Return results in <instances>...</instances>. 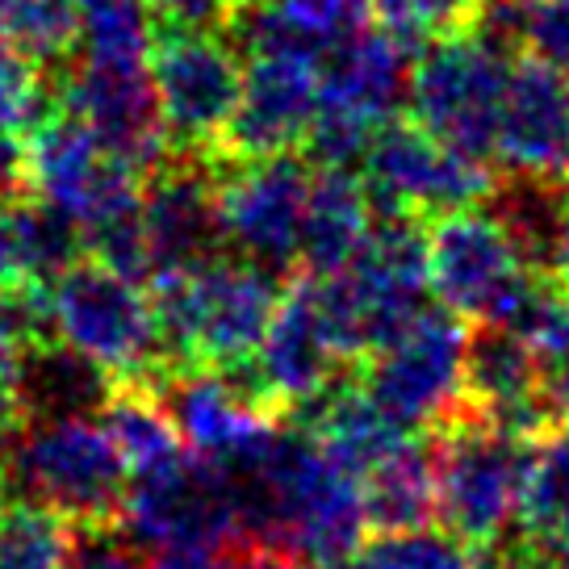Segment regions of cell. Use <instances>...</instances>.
<instances>
[{"label": "cell", "instance_id": "28", "mask_svg": "<svg viewBox=\"0 0 569 569\" xmlns=\"http://www.w3.org/2000/svg\"><path fill=\"white\" fill-rule=\"evenodd\" d=\"M113 393L118 381L68 343L34 348L30 356V415H101Z\"/></svg>", "mask_w": 569, "mask_h": 569}, {"label": "cell", "instance_id": "19", "mask_svg": "<svg viewBox=\"0 0 569 569\" xmlns=\"http://www.w3.org/2000/svg\"><path fill=\"white\" fill-rule=\"evenodd\" d=\"M142 239L147 281L210 260L227 248L218 218V163L193 156H168L142 184Z\"/></svg>", "mask_w": 569, "mask_h": 569}, {"label": "cell", "instance_id": "5", "mask_svg": "<svg viewBox=\"0 0 569 569\" xmlns=\"http://www.w3.org/2000/svg\"><path fill=\"white\" fill-rule=\"evenodd\" d=\"M4 473L21 498L71 523L118 519L130 490V469L106 415H30L9 436Z\"/></svg>", "mask_w": 569, "mask_h": 569}, {"label": "cell", "instance_id": "2", "mask_svg": "<svg viewBox=\"0 0 569 569\" xmlns=\"http://www.w3.org/2000/svg\"><path fill=\"white\" fill-rule=\"evenodd\" d=\"M151 289L172 369L227 373H243L256 360L284 298L281 277L272 268L251 264L234 251H218L201 264L163 277Z\"/></svg>", "mask_w": 569, "mask_h": 569}, {"label": "cell", "instance_id": "20", "mask_svg": "<svg viewBox=\"0 0 569 569\" xmlns=\"http://www.w3.org/2000/svg\"><path fill=\"white\" fill-rule=\"evenodd\" d=\"M495 160L502 172L549 189H569V71L545 59L519 54Z\"/></svg>", "mask_w": 569, "mask_h": 569}, {"label": "cell", "instance_id": "17", "mask_svg": "<svg viewBox=\"0 0 569 569\" xmlns=\"http://www.w3.org/2000/svg\"><path fill=\"white\" fill-rule=\"evenodd\" d=\"M243 51V101L227 160L281 156L310 139L322 97V54L293 42H251Z\"/></svg>", "mask_w": 569, "mask_h": 569}, {"label": "cell", "instance_id": "41", "mask_svg": "<svg viewBox=\"0 0 569 569\" xmlns=\"http://www.w3.org/2000/svg\"><path fill=\"white\" fill-rule=\"evenodd\" d=\"M4 481H9V473H4V465H0V498H4ZM4 511V507H0Z\"/></svg>", "mask_w": 569, "mask_h": 569}, {"label": "cell", "instance_id": "18", "mask_svg": "<svg viewBox=\"0 0 569 569\" xmlns=\"http://www.w3.org/2000/svg\"><path fill=\"white\" fill-rule=\"evenodd\" d=\"M63 106L142 177L156 172L172 147L160 122L151 59H89L80 54L63 84Z\"/></svg>", "mask_w": 569, "mask_h": 569}, {"label": "cell", "instance_id": "24", "mask_svg": "<svg viewBox=\"0 0 569 569\" xmlns=\"http://www.w3.org/2000/svg\"><path fill=\"white\" fill-rule=\"evenodd\" d=\"M84 248H89L84 234L38 197L34 201L0 197V298L51 284L59 272H68L80 260Z\"/></svg>", "mask_w": 569, "mask_h": 569}, {"label": "cell", "instance_id": "32", "mask_svg": "<svg viewBox=\"0 0 569 569\" xmlns=\"http://www.w3.org/2000/svg\"><path fill=\"white\" fill-rule=\"evenodd\" d=\"M339 569H478V557L452 532L407 528V532H377Z\"/></svg>", "mask_w": 569, "mask_h": 569}, {"label": "cell", "instance_id": "1", "mask_svg": "<svg viewBox=\"0 0 569 569\" xmlns=\"http://www.w3.org/2000/svg\"><path fill=\"white\" fill-rule=\"evenodd\" d=\"M239 495L243 545L298 569H339L365 545V481L310 431H277L251 461L227 469Z\"/></svg>", "mask_w": 569, "mask_h": 569}, {"label": "cell", "instance_id": "34", "mask_svg": "<svg viewBox=\"0 0 569 569\" xmlns=\"http://www.w3.org/2000/svg\"><path fill=\"white\" fill-rule=\"evenodd\" d=\"M373 26H381L407 51H427L431 42L461 34L478 21L481 0H369Z\"/></svg>", "mask_w": 569, "mask_h": 569}, {"label": "cell", "instance_id": "8", "mask_svg": "<svg viewBox=\"0 0 569 569\" xmlns=\"http://www.w3.org/2000/svg\"><path fill=\"white\" fill-rule=\"evenodd\" d=\"M151 80L172 156L227 160L243 101V59L234 34L160 26L151 47Z\"/></svg>", "mask_w": 569, "mask_h": 569}, {"label": "cell", "instance_id": "29", "mask_svg": "<svg viewBox=\"0 0 569 569\" xmlns=\"http://www.w3.org/2000/svg\"><path fill=\"white\" fill-rule=\"evenodd\" d=\"M80 540L71 519L21 498L0 511V569H71Z\"/></svg>", "mask_w": 569, "mask_h": 569}, {"label": "cell", "instance_id": "11", "mask_svg": "<svg viewBox=\"0 0 569 569\" xmlns=\"http://www.w3.org/2000/svg\"><path fill=\"white\" fill-rule=\"evenodd\" d=\"M516 59L519 51L481 34L478 26L431 42L410 71L415 122H423L465 156L490 163Z\"/></svg>", "mask_w": 569, "mask_h": 569}, {"label": "cell", "instance_id": "25", "mask_svg": "<svg viewBox=\"0 0 569 569\" xmlns=\"http://www.w3.org/2000/svg\"><path fill=\"white\" fill-rule=\"evenodd\" d=\"M306 431L319 440L331 457L348 465L352 473H369L377 461H386L390 452L415 440L419 431H410L393 419L390 410L365 390V381H336L327 393H319L306 407Z\"/></svg>", "mask_w": 569, "mask_h": 569}, {"label": "cell", "instance_id": "14", "mask_svg": "<svg viewBox=\"0 0 569 569\" xmlns=\"http://www.w3.org/2000/svg\"><path fill=\"white\" fill-rule=\"evenodd\" d=\"M315 172L293 151L218 163V218L234 256L277 277L302 264L306 206Z\"/></svg>", "mask_w": 569, "mask_h": 569}, {"label": "cell", "instance_id": "16", "mask_svg": "<svg viewBox=\"0 0 569 569\" xmlns=\"http://www.w3.org/2000/svg\"><path fill=\"white\" fill-rule=\"evenodd\" d=\"M184 448L210 465H243L281 431V407L251 386L248 373L227 369H172L156 381Z\"/></svg>", "mask_w": 569, "mask_h": 569}, {"label": "cell", "instance_id": "38", "mask_svg": "<svg viewBox=\"0 0 569 569\" xmlns=\"http://www.w3.org/2000/svg\"><path fill=\"white\" fill-rule=\"evenodd\" d=\"M552 277L569 281V189L561 193V206H557V222H552V239H549V260H545Z\"/></svg>", "mask_w": 569, "mask_h": 569}, {"label": "cell", "instance_id": "37", "mask_svg": "<svg viewBox=\"0 0 569 569\" xmlns=\"http://www.w3.org/2000/svg\"><path fill=\"white\" fill-rule=\"evenodd\" d=\"M478 569H552L540 552H532L523 540H502V545H495V549H481L478 557Z\"/></svg>", "mask_w": 569, "mask_h": 569}, {"label": "cell", "instance_id": "31", "mask_svg": "<svg viewBox=\"0 0 569 569\" xmlns=\"http://www.w3.org/2000/svg\"><path fill=\"white\" fill-rule=\"evenodd\" d=\"M80 47L89 59H151L160 21L151 0H76Z\"/></svg>", "mask_w": 569, "mask_h": 569}, {"label": "cell", "instance_id": "13", "mask_svg": "<svg viewBox=\"0 0 569 569\" xmlns=\"http://www.w3.org/2000/svg\"><path fill=\"white\" fill-rule=\"evenodd\" d=\"M118 523L126 540H134L147 552H231L243 545V516H239L231 473L193 452H184L180 461L163 469L130 478Z\"/></svg>", "mask_w": 569, "mask_h": 569}, {"label": "cell", "instance_id": "39", "mask_svg": "<svg viewBox=\"0 0 569 569\" xmlns=\"http://www.w3.org/2000/svg\"><path fill=\"white\" fill-rule=\"evenodd\" d=\"M26 184V147L13 134H0V197Z\"/></svg>", "mask_w": 569, "mask_h": 569}, {"label": "cell", "instance_id": "22", "mask_svg": "<svg viewBox=\"0 0 569 569\" xmlns=\"http://www.w3.org/2000/svg\"><path fill=\"white\" fill-rule=\"evenodd\" d=\"M469 415L540 440L552 419L540 393V360L516 327L481 322L469 339Z\"/></svg>", "mask_w": 569, "mask_h": 569}, {"label": "cell", "instance_id": "6", "mask_svg": "<svg viewBox=\"0 0 569 569\" xmlns=\"http://www.w3.org/2000/svg\"><path fill=\"white\" fill-rule=\"evenodd\" d=\"M436 519L469 549H495L519 532L536 440L481 415L436 431Z\"/></svg>", "mask_w": 569, "mask_h": 569}, {"label": "cell", "instance_id": "9", "mask_svg": "<svg viewBox=\"0 0 569 569\" xmlns=\"http://www.w3.org/2000/svg\"><path fill=\"white\" fill-rule=\"evenodd\" d=\"M26 184L84 234L89 251L106 234L139 222L142 172L113 156L68 109L47 113L26 142Z\"/></svg>", "mask_w": 569, "mask_h": 569}, {"label": "cell", "instance_id": "4", "mask_svg": "<svg viewBox=\"0 0 569 569\" xmlns=\"http://www.w3.org/2000/svg\"><path fill=\"white\" fill-rule=\"evenodd\" d=\"M306 281L319 298L339 352L348 360H365L427 306V222L381 210L373 234L348 264Z\"/></svg>", "mask_w": 569, "mask_h": 569}, {"label": "cell", "instance_id": "23", "mask_svg": "<svg viewBox=\"0 0 569 569\" xmlns=\"http://www.w3.org/2000/svg\"><path fill=\"white\" fill-rule=\"evenodd\" d=\"M377 197L369 180L352 168H319L310 184L306 206V234H302V268L306 277H327L352 260L373 234Z\"/></svg>", "mask_w": 569, "mask_h": 569}, {"label": "cell", "instance_id": "10", "mask_svg": "<svg viewBox=\"0 0 569 569\" xmlns=\"http://www.w3.org/2000/svg\"><path fill=\"white\" fill-rule=\"evenodd\" d=\"M469 339L461 315L423 306L377 352L365 356V390L419 436H436L469 415Z\"/></svg>", "mask_w": 569, "mask_h": 569}, {"label": "cell", "instance_id": "40", "mask_svg": "<svg viewBox=\"0 0 569 569\" xmlns=\"http://www.w3.org/2000/svg\"><path fill=\"white\" fill-rule=\"evenodd\" d=\"M222 569H298V566H289L284 557H277V552H264V549H251V545H239L234 552H227Z\"/></svg>", "mask_w": 569, "mask_h": 569}, {"label": "cell", "instance_id": "36", "mask_svg": "<svg viewBox=\"0 0 569 569\" xmlns=\"http://www.w3.org/2000/svg\"><path fill=\"white\" fill-rule=\"evenodd\" d=\"M71 569H151V552L126 536H89L80 540Z\"/></svg>", "mask_w": 569, "mask_h": 569}, {"label": "cell", "instance_id": "15", "mask_svg": "<svg viewBox=\"0 0 569 569\" xmlns=\"http://www.w3.org/2000/svg\"><path fill=\"white\" fill-rule=\"evenodd\" d=\"M360 163H365L360 177L369 180L377 210L410 213L423 222L448 210L481 206L498 189L486 160L465 156L440 134H431L423 122H402V118L377 130Z\"/></svg>", "mask_w": 569, "mask_h": 569}, {"label": "cell", "instance_id": "27", "mask_svg": "<svg viewBox=\"0 0 569 569\" xmlns=\"http://www.w3.org/2000/svg\"><path fill=\"white\" fill-rule=\"evenodd\" d=\"M369 519L381 532L427 528L436 519V445L415 436L365 473Z\"/></svg>", "mask_w": 569, "mask_h": 569}, {"label": "cell", "instance_id": "26", "mask_svg": "<svg viewBox=\"0 0 569 569\" xmlns=\"http://www.w3.org/2000/svg\"><path fill=\"white\" fill-rule=\"evenodd\" d=\"M519 540L540 552L552 569H569V423L536 440L519 511Z\"/></svg>", "mask_w": 569, "mask_h": 569}, {"label": "cell", "instance_id": "33", "mask_svg": "<svg viewBox=\"0 0 569 569\" xmlns=\"http://www.w3.org/2000/svg\"><path fill=\"white\" fill-rule=\"evenodd\" d=\"M0 38L34 59H63L80 47L76 0H0Z\"/></svg>", "mask_w": 569, "mask_h": 569}, {"label": "cell", "instance_id": "3", "mask_svg": "<svg viewBox=\"0 0 569 569\" xmlns=\"http://www.w3.org/2000/svg\"><path fill=\"white\" fill-rule=\"evenodd\" d=\"M38 319L47 339L89 356L118 386H156L172 373L156 289L97 256L38 284Z\"/></svg>", "mask_w": 569, "mask_h": 569}, {"label": "cell", "instance_id": "21", "mask_svg": "<svg viewBox=\"0 0 569 569\" xmlns=\"http://www.w3.org/2000/svg\"><path fill=\"white\" fill-rule=\"evenodd\" d=\"M343 360L348 356L339 352L336 336L327 331L319 298L302 277V281L284 284L277 319H272L260 352L243 373L251 377V386L264 393L272 407L306 410L319 393L336 386Z\"/></svg>", "mask_w": 569, "mask_h": 569}, {"label": "cell", "instance_id": "30", "mask_svg": "<svg viewBox=\"0 0 569 569\" xmlns=\"http://www.w3.org/2000/svg\"><path fill=\"white\" fill-rule=\"evenodd\" d=\"M38 289L0 298V440L30 419V356H34Z\"/></svg>", "mask_w": 569, "mask_h": 569}, {"label": "cell", "instance_id": "35", "mask_svg": "<svg viewBox=\"0 0 569 569\" xmlns=\"http://www.w3.org/2000/svg\"><path fill=\"white\" fill-rule=\"evenodd\" d=\"M42 59L0 38V134H34L47 118V80Z\"/></svg>", "mask_w": 569, "mask_h": 569}, {"label": "cell", "instance_id": "12", "mask_svg": "<svg viewBox=\"0 0 569 569\" xmlns=\"http://www.w3.org/2000/svg\"><path fill=\"white\" fill-rule=\"evenodd\" d=\"M410 51L381 26L339 42L322 59V97L310 126V160L319 168H352L365 160L369 142L410 101Z\"/></svg>", "mask_w": 569, "mask_h": 569}, {"label": "cell", "instance_id": "7", "mask_svg": "<svg viewBox=\"0 0 569 569\" xmlns=\"http://www.w3.org/2000/svg\"><path fill=\"white\" fill-rule=\"evenodd\" d=\"M545 268L495 206H465L427 222L431 298L465 322H507Z\"/></svg>", "mask_w": 569, "mask_h": 569}]
</instances>
